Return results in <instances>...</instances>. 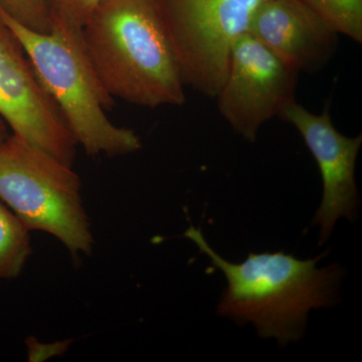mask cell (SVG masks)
Returning <instances> with one entry per match:
<instances>
[{"mask_svg": "<svg viewBox=\"0 0 362 362\" xmlns=\"http://www.w3.org/2000/svg\"><path fill=\"white\" fill-rule=\"evenodd\" d=\"M279 117L296 128L322 176L323 199L313 223L320 226L319 245H322L329 239L339 218H356L359 194L356 164L362 135L347 137L341 134L331 120L329 105L322 113L315 114L293 101Z\"/></svg>", "mask_w": 362, "mask_h": 362, "instance_id": "ba28073f", "label": "cell"}, {"mask_svg": "<svg viewBox=\"0 0 362 362\" xmlns=\"http://www.w3.org/2000/svg\"><path fill=\"white\" fill-rule=\"evenodd\" d=\"M81 33L113 99L152 109L185 103V81L157 0H106Z\"/></svg>", "mask_w": 362, "mask_h": 362, "instance_id": "7a4b0ae2", "label": "cell"}, {"mask_svg": "<svg viewBox=\"0 0 362 362\" xmlns=\"http://www.w3.org/2000/svg\"><path fill=\"white\" fill-rule=\"evenodd\" d=\"M0 11L35 32L49 33L51 28L45 0H0Z\"/></svg>", "mask_w": 362, "mask_h": 362, "instance_id": "4fadbf2b", "label": "cell"}, {"mask_svg": "<svg viewBox=\"0 0 362 362\" xmlns=\"http://www.w3.org/2000/svg\"><path fill=\"white\" fill-rule=\"evenodd\" d=\"M0 18L21 42L77 145L90 156H126L141 149L134 131L119 127L107 116L114 99L90 63L81 30L52 28L40 33L1 11Z\"/></svg>", "mask_w": 362, "mask_h": 362, "instance_id": "3957f363", "label": "cell"}, {"mask_svg": "<svg viewBox=\"0 0 362 362\" xmlns=\"http://www.w3.org/2000/svg\"><path fill=\"white\" fill-rule=\"evenodd\" d=\"M299 71L250 33L235 40L225 81L214 98L221 117L250 142L295 101Z\"/></svg>", "mask_w": 362, "mask_h": 362, "instance_id": "8992f818", "label": "cell"}, {"mask_svg": "<svg viewBox=\"0 0 362 362\" xmlns=\"http://www.w3.org/2000/svg\"><path fill=\"white\" fill-rule=\"evenodd\" d=\"M266 0H157L185 86L216 97L235 40Z\"/></svg>", "mask_w": 362, "mask_h": 362, "instance_id": "5b68a950", "label": "cell"}, {"mask_svg": "<svg viewBox=\"0 0 362 362\" xmlns=\"http://www.w3.org/2000/svg\"><path fill=\"white\" fill-rule=\"evenodd\" d=\"M0 116L13 134L73 168L78 146L21 42L0 18Z\"/></svg>", "mask_w": 362, "mask_h": 362, "instance_id": "52a82bcc", "label": "cell"}, {"mask_svg": "<svg viewBox=\"0 0 362 362\" xmlns=\"http://www.w3.org/2000/svg\"><path fill=\"white\" fill-rule=\"evenodd\" d=\"M220 269L228 281L218 306L221 317L239 325L252 323L259 337L282 346L304 335L309 312L337 302L343 271L338 264L323 268L315 259H300L283 252H250L239 264L221 258L199 230L185 233Z\"/></svg>", "mask_w": 362, "mask_h": 362, "instance_id": "6da1fadb", "label": "cell"}, {"mask_svg": "<svg viewBox=\"0 0 362 362\" xmlns=\"http://www.w3.org/2000/svg\"><path fill=\"white\" fill-rule=\"evenodd\" d=\"M52 28L81 30L98 6L106 0H45ZM49 28V30H51Z\"/></svg>", "mask_w": 362, "mask_h": 362, "instance_id": "7c38bea8", "label": "cell"}, {"mask_svg": "<svg viewBox=\"0 0 362 362\" xmlns=\"http://www.w3.org/2000/svg\"><path fill=\"white\" fill-rule=\"evenodd\" d=\"M30 252V230L0 201V279L20 276Z\"/></svg>", "mask_w": 362, "mask_h": 362, "instance_id": "30bf717a", "label": "cell"}, {"mask_svg": "<svg viewBox=\"0 0 362 362\" xmlns=\"http://www.w3.org/2000/svg\"><path fill=\"white\" fill-rule=\"evenodd\" d=\"M337 35L362 42V0H304Z\"/></svg>", "mask_w": 362, "mask_h": 362, "instance_id": "8fae6325", "label": "cell"}, {"mask_svg": "<svg viewBox=\"0 0 362 362\" xmlns=\"http://www.w3.org/2000/svg\"><path fill=\"white\" fill-rule=\"evenodd\" d=\"M0 201L30 232L54 235L74 257L92 252L80 177L73 168L13 133L0 147Z\"/></svg>", "mask_w": 362, "mask_h": 362, "instance_id": "277c9868", "label": "cell"}, {"mask_svg": "<svg viewBox=\"0 0 362 362\" xmlns=\"http://www.w3.org/2000/svg\"><path fill=\"white\" fill-rule=\"evenodd\" d=\"M247 33L299 71L317 73L337 51V33L304 0H266Z\"/></svg>", "mask_w": 362, "mask_h": 362, "instance_id": "9c48e42d", "label": "cell"}, {"mask_svg": "<svg viewBox=\"0 0 362 362\" xmlns=\"http://www.w3.org/2000/svg\"><path fill=\"white\" fill-rule=\"evenodd\" d=\"M8 129V125H7L4 119L0 116V147L2 146V144L6 142L8 136L11 135L9 134Z\"/></svg>", "mask_w": 362, "mask_h": 362, "instance_id": "5bb4252c", "label": "cell"}]
</instances>
